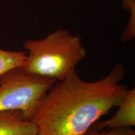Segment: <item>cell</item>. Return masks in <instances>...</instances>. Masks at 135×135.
<instances>
[{
	"instance_id": "6da1fadb",
	"label": "cell",
	"mask_w": 135,
	"mask_h": 135,
	"mask_svg": "<svg viewBox=\"0 0 135 135\" xmlns=\"http://www.w3.org/2000/svg\"><path fill=\"white\" fill-rule=\"evenodd\" d=\"M124 76V66L117 64L95 81L83 80L75 70L56 82L32 119L38 135H85L123 100L129 90L121 83Z\"/></svg>"
},
{
	"instance_id": "7a4b0ae2",
	"label": "cell",
	"mask_w": 135,
	"mask_h": 135,
	"mask_svg": "<svg viewBox=\"0 0 135 135\" xmlns=\"http://www.w3.org/2000/svg\"><path fill=\"white\" fill-rule=\"evenodd\" d=\"M23 47L28 54L23 68L57 81L76 70L87 54L81 37L65 29L56 30L41 40H26Z\"/></svg>"
},
{
	"instance_id": "3957f363",
	"label": "cell",
	"mask_w": 135,
	"mask_h": 135,
	"mask_svg": "<svg viewBox=\"0 0 135 135\" xmlns=\"http://www.w3.org/2000/svg\"><path fill=\"white\" fill-rule=\"evenodd\" d=\"M56 81L26 72L23 67L9 71L0 76V112L18 110L32 120Z\"/></svg>"
},
{
	"instance_id": "277c9868",
	"label": "cell",
	"mask_w": 135,
	"mask_h": 135,
	"mask_svg": "<svg viewBox=\"0 0 135 135\" xmlns=\"http://www.w3.org/2000/svg\"><path fill=\"white\" fill-rule=\"evenodd\" d=\"M115 114L108 119L98 121L91 129L100 131L103 129L132 128L135 126V89L128 90L118 106Z\"/></svg>"
},
{
	"instance_id": "5b68a950",
	"label": "cell",
	"mask_w": 135,
	"mask_h": 135,
	"mask_svg": "<svg viewBox=\"0 0 135 135\" xmlns=\"http://www.w3.org/2000/svg\"><path fill=\"white\" fill-rule=\"evenodd\" d=\"M38 128L21 111L0 112V135H38Z\"/></svg>"
},
{
	"instance_id": "8992f818",
	"label": "cell",
	"mask_w": 135,
	"mask_h": 135,
	"mask_svg": "<svg viewBox=\"0 0 135 135\" xmlns=\"http://www.w3.org/2000/svg\"><path fill=\"white\" fill-rule=\"evenodd\" d=\"M27 53L24 51H11L0 49V76L9 71L23 67Z\"/></svg>"
},
{
	"instance_id": "52a82bcc",
	"label": "cell",
	"mask_w": 135,
	"mask_h": 135,
	"mask_svg": "<svg viewBox=\"0 0 135 135\" xmlns=\"http://www.w3.org/2000/svg\"><path fill=\"white\" fill-rule=\"evenodd\" d=\"M122 6L129 13V21L126 28L121 34L123 42L133 41L135 37V0H121Z\"/></svg>"
},
{
	"instance_id": "ba28073f",
	"label": "cell",
	"mask_w": 135,
	"mask_h": 135,
	"mask_svg": "<svg viewBox=\"0 0 135 135\" xmlns=\"http://www.w3.org/2000/svg\"><path fill=\"white\" fill-rule=\"evenodd\" d=\"M85 135H135V131L132 128H114L108 129L107 131L99 132L90 129Z\"/></svg>"
}]
</instances>
